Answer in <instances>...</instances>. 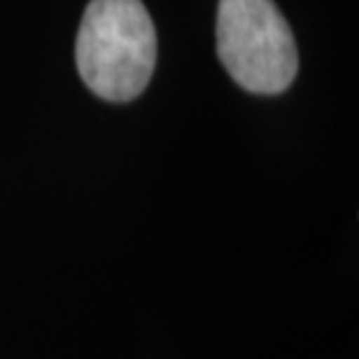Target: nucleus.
I'll return each mask as SVG.
<instances>
[{"label": "nucleus", "mask_w": 359, "mask_h": 359, "mask_svg": "<svg viewBox=\"0 0 359 359\" xmlns=\"http://www.w3.org/2000/svg\"><path fill=\"white\" fill-rule=\"evenodd\" d=\"M156 28L142 0H91L75 40V63L91 93L128 103L156 68Z\"/></svg>", "instance_id": "f257e3e1"}, {"label": "nucleus", "mask_w": 359, "mask_h": 359, "mask_svg": "<svg viewBox=\"0 0 359 359\" xmlns=\"http://www.w3.org/2000/svg\"><path fill=\"white\" fill-rule=\"evenodd\" d=\"M217 56L231 80L257 96H278L299 73L294 33L273 0H219Z\"/></svg>", "instance_id": "f03ea898"}]
</instances>
